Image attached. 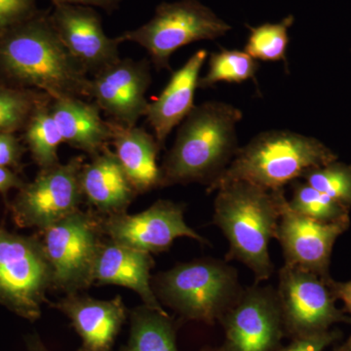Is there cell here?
Returning <instances> with one entry per match:
<instances>
[{
	"label": "cell",
	"instance_id": "obj_1",
	"mask_svg": "<svg viewBox=\"0 0 351 351\" xmlns=\"http://www.w3.org/2000/svg\"><path fill=\"white\" fill-rule=\"evenodd\" d=\"M49 11L0 34V73L12 86L38 90L52 100L89 98L90 76L66 49Z\"/></svg>",
	"mask_w": 351,
	"mask_h": 351
},
{
	"label": "cell",
	"instance_id": "obj_2",
	"mask_svg": "<svg viewBox=\"0 0 351 351\" xmlns=\"http://www.w3.org/2000/svg\"><path fill=\"white\" fill-rule=\"evenodd\" d=\"M242 119L241 110L225 101L195 106L180 124L160 165V188L193 182L210 186L239 152L237 127Z\"/></svg>",
	"mask_w": 351,
	"mask_h": 351
},
{
	"label": "cell",
	"instance_id": "obj_3",
	"mask_svg": "<svg viewBox=\"0 0 351 351\" xmlns=\"http://www.w3.org/2000/svg\"><path fill=\"white\" fill-rule=\"evenodd\" d=\"M213 223L223 233L230 250L226 261H239L253 272L256 284L274 271L270 240L276 239L284 189L267 191L247 182H233L216 191Z\"/></svg>",
	"mask_w": 351,
	"mask_h": 351
},
{
	"label": "cell",
	"instance_id": "obj_4",
	"mask_svg": "<svg viewBox=\"0 0 351 351\" xmlns=\"http://www.w3.org/2000/svg\"><path fill=\"white\" fill-rule=\"evenodd\" d=\"M338 160L321 141L288 130L262 132L239 147L226 169L207 186V193L233 182H247L279 191L301 179L306 170Z\"/></svg>",
	"mask_w": 351,
	"mask_h": 351
},
{
	"label": "cell",
	"instance_id": "obj_5",
	"mask_svg": "<svg viewBox=\"0 0 351 351\" xmlns=\"http://www.w3.org/2000/svg\"><path fill=\"white\" fill-rule=\"evenodd\" d=\"M157 299L184 319L213 325L243 288L226 261L207 258L179 263L152 280Z\"/></svg>",
	"mask_w": 351,
	"mask_h": 351
},
{
	"label": "cell",
	"instance_id": "obj_6",
	"mask_svg": "<svg viewBox=\"0 0 351 351\" xmlns=\"http://www.w3.org/2000/svg\"><path fill=\"white\" fill-rule=\"evenodd\" d=\"M232 27L198 0L162 2L154 17L135 29L124 32L119 38L144 48L158 71L170 69L173 54L189 44L214 40L226 36Z\"/></svg>",
	"mask_w": 351,
	"mask_h": 351
},
{
	"label": "cell",
	"instance_id": "obj_7",
	"mask_svg": "<svg viewBox=\"0 0 351 351\" xmlns=\"http://www.w3.org/2000/svg\"><path fill=\"white\" fill-rule=\"evenodd\" d=\"M39 232L52 270V288L69 295L93 285L95 263L105 235L103 216L80 209Z\"/></svg>",
	"mask_w": 351,
	"mask_h": 351
},
{
	"label": "cell",
	"instance_id": "obj_8",
	"mask_svg": "<svg viewBox=\"0 0 351 351\" xmlns=\"http://www.w3.org/2000/svg\"><path fill=\"white\" fill-rule=\"evenodd\" d=\"M50 288L52 270L40 239L0 228V304L34 322Z\"/></svg>",
	"mask_w": 351,
	"mask_h": 351
},
{
	"label": "cell",
	"instance_id": "obj_9",
	"mask_svg": "<svg viewBox=\"0 0 351 351\" xmlns=\"http://www.w3.org/2000/svg\"><path fill=\"white\" fill-rule=\"evenodd\" d=\"M82 156L40 170L34 181L24 184L13 200L14 221L20 228L43 230L80 210L84 202L80 172Z\"/></svg>",
	"mask_w": 351,
	"mask_h": 351
},
{
	"label": "cell",
	"instance_id": "obj_10",
	"mask_svg": "<svg viewBox=\"0 0 351 351\" xmlns=\"http://www.w3.org/2000/svg\"><path fill=\"white\" fill-rule=\"evenodd\" d=\"M276 292L286 335L292 339L351 323L350 316L337 307L328 281L311 272L284 265Z\"/></svg>",
	"mask_w": 351,
	"mask_h": 351
},
{
	"label": "cell",
	"instance_id": "obj_11",
	"mask_svg": "<svg viewBox=\"0 0 351 351\" xmlns=\"http://www.w3.org/2000/svg\"><path fill=\"white\" fill-rule=\"evenodd\" d=\"M223 351H277L286 336L276 289H243L221 318Z\"/></svg>",
	"mask_w": 351,
	"mask_h": 351
},
{
	"label": "cell",
	"instance_id": "obj_12",
	"mask_svg": "<svg viewBox=\"0 0 351 351\" xmlns=\"http://www.w3.org/2000/svg\"><path fill=\"white\" fill-rule=\"evenodd\" d=\"M186 205L157 200L141 213L103 217V230L108 239L149 254L168 251L177 239L188 237L208 244L204 237L184 221Z\"/></svg>",
	"mask_w": 351,
	"mask_h": 351
},
{
	"label": "cell",
	"instance_id": "obj_13",
	"mask_svg": "<svg viewBox=\"0 0 351 351\" xmlns=\"http://www.w3.org/2000/svg\"><path fill=\"white\" fill-rule=\"evenodd\" d=\"M152 84L151 64L126 58L90 77L89 99L115 123L133 127L145 117Z\"/></svg>",
	"mask_w": 351,
	"mask_h": 351
},
{
	"label": "cell",
	"instance_id": "obj_14",
	"mask_svg": "<svg viewBox=\"0 0 351 351\" xmlns=\"http://www.w3.org/2000/svg\"><path fill=\"white\" fill-rule=\"evenodd\" d=\"M350 226V221L323 223L307 218L293 211L286 200L276 234L285 265L329 281L332 248Z\"/></svg>",
	"mask_w": 351,
	"mask_h": 351
},
{
	"label": "cell",
	"instance_id": "obj_15",
	"mask_svg": "<svg viewBox=\"0 0 351 351\" xmlns=\"http://www.w3.org/2000/svg\"><path fill=\"white\" fill-rule=\"evenodd\" d=\"M50 20L66 49L90 77L117 63L121 58L117 38H110L100 14L93 7L58 4L50 11Z\"/></svg>",
	"mask_w": 351,
	"mask_h": 351
},
{
	"label": "cell",
	"instance_id": "obj_16",
	"mask_svg": "<svg viewBox=\"0 0 351 351\" xmlns=\"http://www.w3.org/2000/svg\"><path fill=\"white\" fill-rule=\"evenodd\" d=\"M52 306L64 314L82 339L78 351H112L128 311L120 295L98 300L89 295H66Z\"/></svg>",
	"mask_w": 351,
	"mask_h": 351
},
{
	"label": "cell",
	"instance_id": "obj_17",
	"mask_svg": "<svg viewBox=\"0 0 351 351\" xmlns=\"http://www.w3.org/2000/svg\"><path fill=\"white\" fill-rule=\"evenodd\" d=\"M208 58L207 50L193 53L181 68L173 71L160 95L149 104L145 117L162 149L175 127L180 125L193 110L201 69Z\"/></svg>",
	"mask_w": 351,
	"mask_h": 351
},
{
	"label": "cell",
	"instance_id": "obj_18",
	"mask_svg": "<svg viewBox=\"0 0 351 351\" xmlns=\"http://www.w3.org/2000/svg\"><path fill=\"white\" fill-rule=\"evenodd\" d=\"M154 267L152 254L108 239L101 244L95 263L93 282L130 289L140 295L145 306L166 313L152 288L151 271Z\"/></svg>",
	"mask_w": 351,
	"mask_h": 351
},
{
	"label": "cell",
	"instance_id": "obj_19",
	"mask_svg": "<svg viewBox=\"0 0 351 351\" xmlns=\"http://www.w3.org/2000/svg\"><path fill=\"white\" fill-rule=\"evenodd\" d=\"M83 198L103 217L125 213L137 196L119 159L110 147L84 163L80 172Z\"/></svg>",
	"mask_w": 351,
	"mask_h": 351
},
{
	"label": "cell",
	"instance_id": "obj_20",
	"mask_svg": "<svg viewBox=\"0 0 351 351\" xmlns=\"http://www.w3.org/2000/svg\"><path fill=\"white\" fill-rule=\"evenodd\" d=\"M110 122L114 154L137 195L160 188L159 147L154 134L143 127H127Z\"/></svg>",
	"mask_w": 351,
	"mask_h": 351
},
{
	"label": "cell",
	"instance_id": "obj_21",
	"mask_svg": "<svg viewBox=\"0 0 351 351\" xmlns=\"http://www.w3.org/2000/svg\"><path fill=\"white\" fill-rule=\"evenodd\" d=\"M50 110L64 144L93 157L112 142L110 122L101 117L95 103L82 98H62L51 101Z\"/></svg>",
	"mask_w": 351,
	"mask_h": 351
},
{
	"label": "cell",
	"instance_id": "obj_22",
	"mask_svg": "<svg viewBox=\"0 0 351 351\" xmlns=\"http://www.w3.org/2000/svg\"><path fill=\"white\" fill-rule=\"evenodd\" d=\"M120 351H179L174 321L145 304L136 307L130 313L128 343Z\"/></svg>",
	"mask_w": 351,
	"mask_h": 351
},
{
	"label": "cell",
	"instance_id": "obj_23",
	"mask_svg": "<svg viewBox=\"0 0 351 351\" xmlns=\"http://www.w3.org/2000/svg\"><path fill=\"white\" fill-rule=\"evenodd\" d=\"M50 104L51 101L39 108L24 129L25 143L32 159L40 170L61 163L58 149L64 141L51 112Z\"/></svg>",
	"mask_w": 351,
	"mask_h": 351
},
{
	"label": "cell",
	"instance_id": "obj_24",
	"mask_svg": "<svg viewBox=\"0 0 351 351\" xmlns=\"http://www.w3.org/2000/svg\"><path fill=\"white\" fill-rule=\"evenodd\" d=\"M51 101L49 95L38 90L0 84V132L25 129L34 113Z\"/></svg>",
	"mask_w": 351,
	"mask_h": 351
},
{
	"label": "cell",
	"instance_id": "obj_25",
	"mask_svg": "<svg viewBox=\"0 0 351 351\" xmlns=\"http://www.w3.org/2000/svg\"><path fill=\"white\" fill-rule=\"evenodd\" d=\"M258 69V61L245 51L221 48L210 56L206 75L199 78L198 88L207 89L219 82L242 83L255 80Z\"/></svg>",
	"mask_w": 351,
	"mask_h": 351
},
{
	"label": "cell",
	"instance_id": "obj_26",
	"mask_svg": "<svg viewBox=\"0 0 351 351\" xmlns=\"http://www.w3.org/2000/svg\"><path fill=\"white\" fill-rule=\"evenodd\" d=\"M295 22L288 15L278 23H265L258 27H248L250 34L245 45V52L257 61L287 63L289 31Z\"/></svg>",
	"mask_w": 351,
	"mask_h": 351
},
{
	"label": "cell",
	"instance_id": "obj_27",
	"mask_svg": "<svg viewBox=\"0 0 351 351\" xmlns=\"http://www.w3.org/2000/svg\"><path fill=\"white\" fill-rule=\"evenodd\" d=\"M290 184L293 193L288 205L295 213L323 223L350 221V208L320 193L301 179Z\"/></svg>",
	"mask_w": 351,
	"mask_h": 351
},
{
	"label": "cell",
	"instance_id": "obj_28",
	"mask_svg": "<svg viewBox=\"0 0 351 351\" xmlns=\"http://www.w3.org/2000/svg\"><path fill=\"white\" fill-rule=\"evenodd\" d=\"M301 180L351 209V164L335 160L327 165L311 168Z\"/></svg>",
	"mask_w": 351,
	"mask_h": 351
},
{
	"label": "cell",
	"instance_id": "obj_29",
	"mask_svg": "<svg viewBox=\"0 0 351 351\" xmlns=\"http://www.w3.org/2000/svg\"><path fill=\"white\" fill-rule=\"evenodd\" d=\"M38 11L36 0H0V34L29 19Z\"/></svg>",
	"mask_w": 351,
	"mask_h": 351
},
{
	"label": "cell",
	"instance_id": "obj_30",
	"mask_svg": "<svg viewBox=\"0 0 351 351\" xmlns=\"http://www.w3.org/2000/svg\"><path fill=\"white\" fill-rule=\"evenodd\" d=\"M343 337L339 330H328L319 334L298 337L288 346H281L277 351H324L328 346L338 343Z\"/></svg>",
	"mask_w": 351,
	"mask_h": 351
},
{
	"label": "cell",
	"instance_id": "obj_31",
	"mask_svg": "<svg viewBox=\"0 0 351 351\" xmlns=\"http://www.w3.org/2000/svg\"><path fill=\"white\" fill-rule=\"evenodd\" d=\"M24 152V147L14 133L0 132V167L9 169L18 167Z\"/></svg>",
	"mask_w": 351,
	"mask_h": 351
},
{
	"label": "cell",
	"instance_id": "obj_32",
	"mask_svg": "<svg viewBox=\"0 0 351 351\" xmlns=\"http://www.w3.org/2000/svg\"><path fill=\"white\" fill-rule=\"evenodd\" d=\"M53 5L58 4H73V5H84L99 7L108 13H112L119 8L123 0H50Z\"/></svg>",
	"mask_w": 351,
	"mask_h": 351
},
{
	"label": "cell",
	"instance_id": "obj_33",
	"mask_svg": "<svg viewBox=\"0 0 351 351\" xmlns=\"http://www.w3.org/2000/svg\"><path fill=\"white\" fill-rule=\"evenodd\" d=\"M328 285L331 289L335 298L343 302L345 311L351 317V280L339 282L331 278L328 281Z\"/></svg>",
	"mask_w": 351,
	"mask_h": 351
},
{
	"label": "cell",
	"instance_id": "obj_34",
	"mask_svg": "<svg viewBox=\"0 0 351 351\" xmlns=\"http://www.w3.org/2000/svg\"><path fill=\"white\" fill-rule=\"evenodd\" d=\"M25 182L9 168L0 167V193L5 196L11 189H21Z\"/></svg>",
	"mask_w": 351,
	"mask_h": 351
},
{
	"label": "cell",
	"instance_id": "obj_35",
	"mask_svg": "<svg viewBox=\"0 0 351 351\" xmlns=\"http://www.w3.org/2000/svg\"><path fill=\"white\" fill-rule=\"evenodd\" d=\"M25 343L27 351H51L36 332L27 335L25 337Z\"/></svg>",
	"mask_w": 351,
	"mask_h": 351
},
{
	"label": "cell",
	"instance_id": "obj_36",
	"mask_svg": "<svg viewBox=\"0 0 351 351\" xmlns=\"http://www.w3.org/2000/svg\"><path fill=\"white\" fill-rule=\"evenodd\" d=\"M343 351H351V336L346 339V343L341 345Z\"/></svg>",
	"mask_w": 351,
	"mask_h": 351
},
{
	"label": "cell",
	"instance_id": "obj_37",
	"mask_svg": "<svg viewBox=\"0 0 351 351\" xmlns=\"http://www.w3.org/2000/svg\"><path fill=\"white\" fill-rule=\"evenodd\" d=\"M202 351H223L221 348H206V350H202Z\"/></svg>",
	"mask_w": 351,
	"mask_h": 351
},
{
	"label": "cell",
	"instance_id": "obj_38",
	"mask_svg": "<svg viewBox=\"0 0 351 351\" xmlns=\"http://www.w3.org/2000/svg\"><path fill=\"white\" fill-rule=\"evenodd\" d=\"M332 351H343V348H341V346H335L334 350Z\"/></svg>",
	"mask_w": 351,
	"mask_h": 351
}]
</instances>
